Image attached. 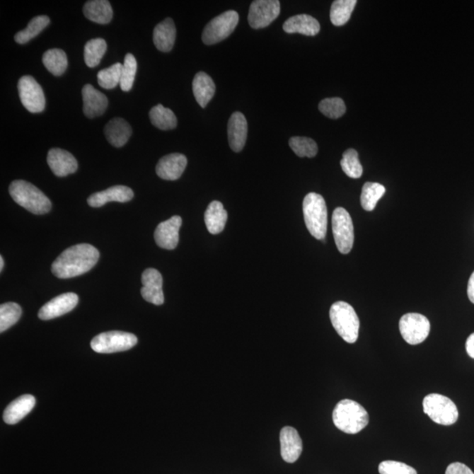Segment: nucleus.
<instances>
[{"mask_svg": "<svg viewBox=\"0 0 474 474\" xmlns=\"http://www.w3.org/2000/svg\"><path fill=\"white\" fill-rule=\"evenodd\" d=\"M100 258V253L88 243H79L65 250L52 265L53 274L59 279H71L92 270Z\"/></svg>", "mask_w": 474, "mask_h": 474, "instance_id": "obj_1", "label": "nucleus"}, {"mask_svg": "<svg viewBox=\"0 0 474 474\" xmlns=\"http://www.w3.org/2000/svg\"><path fill=\"white\" fill-rule=\"evenodd\" d=\"M332 417L335 426L346 434L359 433L369 424V415L364 407L349 399L337 404Z\"/></svg>", "mask_w": 474, "mask_h": 474, "instance_id": "obj_2", "label": "nucleus"}, {"mask_svg": "<svg viewBox=\"0 0 474 474\" xmlns=\"http://www.w3.org/2000/svg\"><path fill=\"white\" fill-rule=\"evenodd\" d=\"M11 197L18 205L35 214L49 213L52 204L41 190L25 180H14L9 187Z\"/></svg>", "mask_w": 474, "mask_h": 474, "instance_id": "obj_3", "label": "nucleus"}, {"mask_svg": "<svg viewBox=\"0 0 474 474\" xmlns=\"http://www.w3.org/2000/svg\"><path fill=\"white\" fill-rule=\"evenodd\" d=\"M304 214L306 226L315 238L324 240L327 234L328 210L322 195L310 192L304 200Z\"/></svg>", "mask_w": 474, "mask_h": 474, "instance_id": "obj_4", "label": "nucleus"}, {"mask_svg": "<svg viewBox=\"0 0 474 474\" xmlns=\"http://www.w3.org/2000/svg\"><path fill=\"white\" fill-rule=\"evenodd\" d=\"M330 317L338 335L348 344H354L359 331V319L354 308L347 302H335L331 306Z\"/></svg>", "mask_w": 474, "mask_h": 474, "instance_id": "obj_5", "label": "nucleus"}, {"mask_svg": "<svg viewBox=\"0 0 474 474\" xmlns=\"http://www.w3.org/2000/svg\"><path fill=\"white\" fill-rule=\"evenodd\" d=\"M424 413L436 424L448 426L458 421L457 406L448 397L439 393H430L422 402Z\"/></svg>", "mask_w": 474, "mask_h": 474, "instance_id": "obj_6", "label": "nucleus"}, {"mask_svg": "<svg viewBox=\"0 0 474 474\" xmlns=\"http://www.w3.org/2000/svg\"><path fill=\"white\" fill-rule=\"evenodd\" d=\"M137 337L134 334L123 331H109L96 335L91 347L98 353H115L125 352L137 344Z\"/></svg>", "mask_w": 474, "mask_h": 474, "instance_id": "obj_7", "label": "nucleus"}, {"mask_svg": "<svg viewBox=\"0 0 474 474\" xmlns=\"http://www.w3.org/2000/svg\"><path fill=\"white\" fill-rule=\"evenodd\" d=\"M332 231L335 245L342 254H348L354 243V228L351 215L344 207H337L332 215Z\"/></svg>", "mask_w": 474, "mask_h": 474, "instance_id": "obj_8", "label": "nucleus"}, {"mask_svg": "<svg viewBox=\"0 0 474 474\" xmlns=\"http://www.w3.org/2000/svg\"><path fill=\"white\" fill-rule=\"evenodd\" d=\"M239 23V16L236 11H227L221 16L214 18L204 28L202 41L207 45L224 41L234 32Z\"/></svg>", "mask_w": 474, "mask_h": 474, "instance_id": "obj_9", "label": "nucleus"}, {"mask_svg": "<svg viewBox=\"0 0 474 474\" xmlns=\"http://www.w3.org/2000/svg\"><path fill=\"white\" fill-rule=\"evenodd\" d=\"M399 328L404 340L411 345H417L428 337L430 323L421 313H408L400 318Z\"/></svg>", "mask_w": 474, "mask_h": 474, "instance_id": "obj_10", "label": "nucleus"}, {"mask_svg": "<svg viewBox=\"0 0 474 474\" xmlns=\"http://www.w3.org/2000/svg\"><path fill=\"white\" fill-rule=\"evenodd\" d=\"M21 103L28 111L38 114L45 109L46 100L42 86L31 76H23L18 83Z\"/></svg>", "mask_w": 474, "mask_h": 474, "instance_id": "obj_11", "label": "nucleus"}, {"mask_svg": "<svg viewBox=\"0 0 474 474\" xmlns=\"http://www.w3.org/2000/svg\"><path fill=\"white\" fill-rule=\"evenodd\" d=\"M279 13L278 0H256L250 5L248 21L253 28H264L275 21Z\"/></svg>", "mask_w": 474, "mask_h": 474, "instance_id": "obj_12", "label": "nucleus"}, {"mask_svg": "<svg viewBox=\"0 0 474 474\" xmlns=\"http://www.w3.org/2000/svg\"><path fill=\"white\" fill-rule=\"evenodd\" d=\"M141 282L144 284L141 290L142 298L149 304L156 306L163 304L165 296L161 273L153 268L145 270L141 275Z\"/></svg>", "mask_w": 474, "mask_h": 474, "instance_id": "obj_13", "label": "nucleus"}, {"mask_svg": "<svg viewBox=\"0 0 474 474\" xmlns=\"http://www.w3.org/2000/svg\"><path fill=\"white\" fill-rule=\"evenodd\" d=\"M79 304V296L74 293H67L52 299L40 309L39 318L47 320L57 318L72 311Z\"/></svg>", "mask_w": 474, "mask_h": 474, "instance_id": "obj_14", "label": "nucleus"}, {"mask_svg": "<svg viewBox=\"0 0 474 474\" xmlns=\"http://www.w3.org/2000/svg\"><path fill=\"white\" fill-rule=\"evenodd\" d=\"M182 219L178 215L161 222L156 227L154 237L156 244L162 249L174 250L180 241Z\"/></svg>", "mask_w": 474, "mask_h": 474, "instance_id": "obj_15", "label": "nucleus"}, {"mask_svg": "<svg viewBox=\"0 0 474 474\" xmlns=\"http://www.w3.org/2000/svg\"><path fill=\"white\" fill-rule=\"evenodd\" d=\"M47 165L57 177H65L75 173L78 170V161L70 152L62 149H51L47 153Z\"/></svg>", "mask_w": 474, "mask_h": 474, "instance_id": "obj_16", "label": "nucleus"}, {"mask_svg": "<svg viewBox=\"0 0 474 474\" xmlns=\"http://www.w3.org/2000/svg\"><path fill=\"white\" fill-rule=\"evenodd\" d=\"M187 166V156L180 153H173L159 160L156 168V174L162 180H177L183 174Z\"/></svg>", "mask_w": 474, "mask_h": 474, "instance_id": "obj_17", "label": "nucleus"}, {"mask_svg": "<svg viewBox=\"0 0 474 474\" xmlns=\"http://www.w3.org/2000/svg\"><path fill=\"white\" fill-rule=\"evenodd\" d=\"M83 111L87 118L93 119L104 114L108 107V100L104 93L95 89L92 85H86L82 89Z\"/></svg>", "mask_w": 474, "mask_h": 474, "instance_id": "obj_18", "label": "nucleus"}, {"mask_svg": "<svg viewBox=\"0 0 474 474\" xmlns=\"http://www.w3.org/2000/svg\"><path fill=\"white\" fill-rule=\"evenodd\" d=\"M280 452L287 463H294L302 452V440L293 427H284L280 432Z\"/></svg>", "mask_w": 474, "mask_h": 474, "instance_id": "obj_19", "label": "nucleus"}, {"mask_svg": "<svg viewBox=\"0 0 474 474\" xmlns=\"http://www.w3.org/2000/svg\"><path fill=\"white\" fill-rule=\"evenodd\" d=\"M134 192L132 189L125 185H115L105 191L95 192L87 200L89 206L92 207H100L108 202L125 203L133 199Z\"/></svg>", "mask_w": 474, "mask_h": 474, "instance_id": "obj_20", "label": "nucleus"}, {"mask_svg": "<svg viewBox=\"0 0 474 474\" xmlns=\"http://www.w3.org/2000/svg\"><path fill=\"white\" fill-rule=\"evenodd\" d=\"M248 123L242 112H236L231 115L228 124L229 146L235 152H240L246 144Z\"/></svg>", "mask_w": 474, "mask_h": 474, "instance_id": "obj_21", "label": "nucleus"}, {"mask_svg": "<svg viewBox=\"0 0 474 474\" xmlns=\"http://www.w3.org/2000/svg\"><path fill=\"white\" fill-rule=\"evenodd\" d=\"M35 405V398L31 395H25L14 400L4 412V421L7 424H16L30 413Z\"/></svg>", "mask_w": 474, "mask_h": 474, "instance_id": "obj_22", "label": "nucleus"}, {"mask_svg": "<svg viewBox=\"0 0 474 474\" xmlns=\"http://www.w3.org/2000/svg\"><path fill=\"white\" fill-rule=\"evenodd\" d=\"M283 29L287 34H301L315 36L320 32L319 21L308 14H299L289 18L283 25Z\"/></svg>", "mask_w": 474, "mask_h": 474, "instance_id": "obj_23", "label": "nucleus"}, {"mask_svg": "<svg viewBox=\"0 0 474 474\" xmlns=\"http://www.w3.org/2000/svg\"><path fill=\"white\" fill-rule=\"evenodd\" d=\"M176 32L174 21L170 18L156 25L153 33V42L156 49L162 52H170L176 40Z\"/></svg>", "mask_w": 474, "mask_h": 474, "instance_id": "obj_24", "label": "nucleus"}, {"mask_svg": "<svg viewBox=\"0 0 474 474\" xmlns=\"http://www.w3.org/2000/svg\"><path fill=\"white\" fill-rule=\"evenodd\" d=\"M105 134L109 144L116 148H120L129 140L132 129L125 120L114 118L105 127Z\"/></svg>", "mask_w": 474, "mask_h": 474, "instance_id": "obj_25", "label": "nucleus"}, {"mask_svg": "<svg viewBox=\"0 0 474 474\" xmlns=\"http://www.w3.org/2000/svg\"><path fill=\"white\" fill-rule=\"evenodd\" d=\"M192 92L200 107L205 108L215 93L212 78L205 72L197 73L192 81Z\"/></svg>", "mask_w": 474, "mask_h": 474, "instance_id": "obj_26", "label": "nucleus"}, {"mask_svg": "<svg viewBox=\"0 0 474 474\" xmlns=\"http://www.w3.org/2000/svg\"><path fill=\"white\" fill-rule=\"evenodd\" d=\"M83 14L87 19L98 24H108L112 19L111 4L107 0H92L83 6Z\"/></svg>", "mask_w": 474, "mask_h": 474, "instance_id": "obj_27", "label": "nucleus"}, {"mask_svg": "<svg viewBox=\"0 0 474 474\" xmlns=\"http://www.w3.org/2000/svg\"><path fill=\"white\" fill-rule=\"evenodd\" d=\"M228 220L227 211L220 202L214 200L209 204L205 213V224L211 234L217 235L224 231Z\"/></svg>", "mask_w": 474, "mask_h": 474, "instance_id": "obj_28", "label": "nucleus"}, {"mask_svg": "<svg viewBox=\"0 0 474 474\" xmlns=\"http://www.w3.org/2000/svg\"><path fill=\"white\" fill-rule=\"evenodd\" d=\"M43 64L51 74L63 75L68 67L67 53L60 49H52L46 51L42 57Z\"/></svg>", "mask_w": 474, "mask_h": 474, "instance_id": "obj_29", "label": "nucleus"}, {"mask_svg": "<svg viewBox=\"0 0 474 474\" xmlns=\"http://www.w3.org/2000/svg\"><path fill=\"white\" fill-rule=\"evenodd\" d=\"M149 119L153 125L161 130L173 129L178 124L174 112L161 104L151 108L149 111Z\"/></svg>", "mask_w": 474, "mask_h": 474, "instance_id": "obj_30", "label": "nucleus"}, {"mask_svg": "<svg viewBox=\"0 0 474 474\" xmlns=\"http://www.w3.org/2000/svg\"><path fill=\"white\" fill-rule=\"evenodd\" d=\"M357 5L356 0H337L330 9L331 23L337 27L347 23Z\"/></svg>", "mask_w": 474, "mask_h": 474, "instance_id": "obj_31", "label": "nucleus"}, {"mask_svg": "<svg viewBox=\"0 0 474 474\" xmlns=\"http://www.w3.org/2000/svg\"><path fill=\"white\" fill-rule=\"evenodd\" d=\"M50 23V18L46 16L33 18L24 30L17 33L16 36H14V40L19 45H25V43L31 41L33 38H35V36H37L43 29L47 27Z\"/></svg>", "mask_w": 474, "mask_h": 474, "instance_id": "obj_32", "label": "nucleus"}, {"mask_svg": "<svg viewBox=\"0 0 474 474\" xmlns=\"http://www.w3.org/2000/svg\"><path fill=\"white\" fill-rule=\"evenodd\" d=\"M386 188L384 185L374 182H366L364 185L362 193H361V205L366 211H373L381 197L385 195Z\"/></svg>", "mask_w": 474, "mask_h": 474, "instance_id": "obj_33", "label": "nucleus"}, {"mask_svg": "<svg viewBox=\"0 0 474 474\" xmlns=\"http://www.w3.org/2000/svg\"><path fill=\"white\" fill-rule=\"evenodd\" d=\"M107 49V42L102 38L92 39L86 42L85 50H83V57H85L87 67L90 68L98 67Z\"/></svg>", "mask_w": 474, "mask_h": 474, "instance_id": "obj_34", "label": "nucleus"}, {"mask_svg": "<svg viewBox=\"0 0 474 474\" xmlns=\"http://www.w3.org/2000/svg\"><path fill=\"white\" fill-rule=\"evenodd\" d=\"M122 67L123 64L116 63L98 72L97 76L98 85L104 89L115 88L122 80Z\"/></svg>", "mask_w": 474, "mask_h": 474, "instance_id": "obj_35", "label": "nucleus"}, {"mask_svg": "<svg viewBox=\"0 0 474 474\" xmlns=\"http://www.w3.org/2000/svg\"><path fill=\"white\" fill-rule=\"evenodd\" d=\"M23 310L21 306L14 302L0 306V331L8 330L20 320Z\"/></svg>", "mask_w": 474, "mask_h": 474, "instance_id": "obj_36", "label": "nucleus"}, {"mask_svg": "<svg viewBox=\"0 0 474 474\" xmlns=\"http://www.w3.org/2000/svg\"><path fill=\"white\" fill-rule=\"evenodd\" d=\"M289 146L300 158H313L318 152L316 142L308 137H294L289 140Z\"/></svg>", "mask_w": 474, "mask_h": 474, "instance_id": "obj_37", "label": "nucleus"}, {"mask_svg": "<svg viewBox=\"0 0 474 474\" xmlns=\"http://www.w3.org/2000/svg\"><path fill=\"white\" fill-rule=\"evenodd\" d=\"M341 166L344 173L352 178H359L363 174V167L359 159V154L353 149H349L342 155Z\"/></svg>", "mask_w": 474, "mask_h": 474, "instance_id": "obj_38", "label": "nucleus"}, {"mask_svg": "<svg viewBox=\"0 0 474 474\" xmlns=\"http://www.w3.org/2000/svg\"><path fill=\"white\" fill-rule=\"evenodd\" d=\"M137 71V62L132 54H127L122 72V80H120V88L123 92H129L132 89L134 78Z\"/></svg>", "mask_w": 474, "mask_h": 474, "instance_id": "obj_39", "label": "nucleus"}, {"mask_svg": "<svg viewBox=\"0 0 474 474\" xmlns=\"http://www.w3.org/2000/svg\"><path fill=\"white\" fill-rule=\"evenodd\" d=\"M319 110L327 117L338 119L345 114L346 107L340 98H328L320 102Z\"/></svg>", "mask_w": 474, "mask_h": 474, "instance_id": "obj_40", "label": "nucleus"}, {"mask_svg": "<svg viewBox=\"0 0 474 474\" xmlns=\"http://www.w3.org/2000/svg\"><path fill=\"white\" fill-rule=\"evenodd\" d=\"M378 472L381 474H417L411 466L393 461L381 462L378 466Z\"/></svg>", "mask_w": 474, "mask_h": 474, "instance_id": "obj_41", "label": "nucleus"}, {"mask_svg": "<svg viewBox=\"0 0 474 474\" xmlns=\"http://www.w3.org/2000/svg\"><path fill=\"white\" fill-rule=\"evenodd\" d=\"M446 474H474L468 466L462 463H452L446 469Z\"/></svg>", "mask_w": 474, "mask_h": 474, "instance_id": "obj_42", "label": "nucleus"}, {"mask_svg": "<svg viewBox=\"0 0 474 474\" xmlns=\"http://www.w3.org/2000/svg\"><path fill=\"white\" fill-rule=\"evenodd\" d=\"M466 352L468 354L474 359V333L469 335L466 344Z\"/></svg>", "mask_w": 474, "mask_h": 474, "instance_id": "obj_43", "label": "nucleus"}, {"mask_svg": "<svg viewBox=\"0 0 474 474\" xmlns=\"http://www.w3.org/2000/svg\"><path fill=\"white\" fill-rule=\"evenodd\" d=\"M468 294L469 300L474 304V272L470 277L468 287Z\"/></svg>", "mask_w": 474, "mask_h": 474, "instance_id": "obj_44", "label": "nucleus"}, {"mask_svg": "<svg viewBox=\"0 0 474 474\" xmlns=\"http://www.w3.org/2000/svg\"><path fill=\"white\" fill-rule=\"evenodd\" d=\"M4 264H5V262H4V258L2 256H0V271H2L4 268Z\"/></svg>", "mask_w": 474, "mask_h": 474, "instance_id": "obj_45", "label": "nucleus"}]
</instances>
